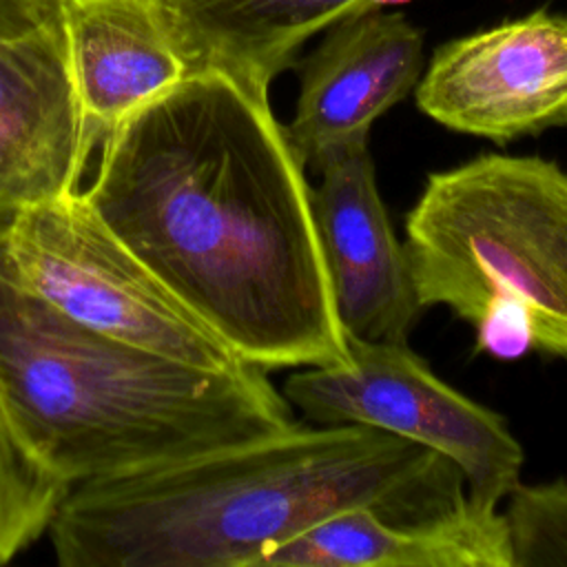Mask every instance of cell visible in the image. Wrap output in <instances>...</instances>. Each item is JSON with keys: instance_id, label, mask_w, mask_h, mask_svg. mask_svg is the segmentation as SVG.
<instances>
[{"instance_id": "cell-9", "label": "cell", "mask_w": 567, "mask_h": 567, "mask_svg": "<svg viewBox=\"0 0 567 567\" xmlns=\"http://www.w3.org/2000/svg\"><path fill=\"white\" fill-rule=\"evenodd\" d=\"M423 35L399 11L370 9L328 27L299 64V97L284 126L299 159L315 168L326 155L368 142L377 117L419 82Z\"/></svg>"}, {"instance_id": "cell-12", "label": "cell", "mask_w": 567, "mask_h": 567, "mask_svg": "<svg viewBox=\"0 0 567 567\" xmlns=\"http://www.w3.org/2000/svg\"><path fill=\"white\" fill-rule=\"evenodd\" d=\"M259 567H512L503 516L470 501L432 520L339 512L275 547Z\"/></svg>"}, {"instance_id": "cell-1", "label": "cell", "mask_w": 567, "mask_h": 567, "mask_svg": "<svg viewBox=\"0 0 567 567\" xmlns=\"http://www.w3.org/2000/svg\"><path fill=\"white\" fill-rule=\"evenodd\" d=\"M100 144L84 202L241 361H352L306 164L268 97L219 71L190 73Z\"/></svg>"}, {"instance_id": "cell-4", "label": "cell", "mask_w": 567, "mask_h": 567, "mask_svg": "<svg viewBox=\"0 0 567 567\" xmlns=\"http://www.w3.org/2000/svg\"><path fill=\"white\" fill-rule=\"evenodd\" d=\"M405 257L425 306H445L494 359H567V171L481 153L430 173L405 215Z\"/></svg>"}, {"instance_id": "cell-2", "label": "cell", "mask_w": 567, "mask_h": 567, "mask_svg": "<svg viewBox=\"0 0 567 567\" xmlns=\"http://www.w3.org/2000/svg\"><path fill=\"white\" fill-rule=\"evenodd\" d=\"M467 503L443 454L368 425L286 432L71 485L51 525L64 567H259L281 543L352 507L399 523Z\"/></svg>"}, {"instance_id": "cell-3", "label": "cell", "mask_w": 567, "mask_h": 567, "mask_svg": "<svg viewBox=\"0 0 567 567\" xmlns=\"http://www.w3.org/2000/svg\"><path fill=\"white\" fill-rule=\"evenodd\" d=\"M4 215V213H2ZM0 215V403L69 485L186 461L299 421L266 370H208L95 332L11 270Z\"/></svg>"}, {"instance_id": "cell-11", "label": "cell", "mask_w": 567, "mask_h": 567, "mask_svg": "<svg viewBox=\"0 0 567 567\" xmlns=\"http://www.w3.org/2000/svg\"><path fill=\"white\" fill-rule=\"evenodd\" d=\"M69 71L93 142L190 75L173 0H58Z\"/></svg>"}, {"instance_id": "cell-13", "label": "cell", "mask_w": 567, "mask_h": 567, "mask_svg": "<svg viewBox=\"0 0 567 567\" xmlns=\"http://www.w3.org/2000/svg\"><path fill=\"white\" fill-rule=\"evenodd\" d=\"M401 2L408 0H173L190 73H226L261 97L310 35Z\"/></svg>"}, {"instance_id": "cell-8", "label": "cell", "mask_w": 567, "mask_h": 567, "mask_svg": "<svg viewBox=\"0 0 567 567\" xmlns=\"http://www.w3.org/2000/svg\"><path fill=\"white\" fill-rule=\"evenodd\" d=\"M310 186L315 224L346 337L403 343L419 303L403 244L383 206L368 142L326 155Z\"/></svg>"}, {"instance_id": "cell-7", "label": "cell", "mask_w": 567, "mask_h": 567, "mask_svg": "<svg viewBox=\"0 0 567 567\" xmlns=\"http://www.w3.org/2000/svg\"><path fill=\"white\" fill-rule=\"evenodd\" d=\"M416 106L496 144L567 126V16L540 9L445 42L416 82Z\"/></svg>"}, {"instance_id": "cell-14", "label": "cell", "mask_w": 567, "mask_h": 567, "mask_svg": "<svg viewBox=\"0 0 567 567\" xmlns=\"http://www.w3.org/2000/svg\"><path fill=\"white\" fill-rule=\"evenodd\" d=\"M69 487L29 450L0 403V565L49 532Z\"/></svg>"}, {"instance_id": "cell-16", "label": "cell", "mask_w": 567, "mask_h": 567, "mask_svg": "<svg viewBox=\"0 0 567 567\" xmlns=\"http://www.w3.org/2000/svg\"><path fill=\"white\" fill-rule=\"evenodd\" d=\"M58 16V0H0V40L22 38Z\"/></svg>"}, {"instance_id": "cell-6", "label": "cell", "mask_w": 567, "mask_h": 567, "mask_svg": "<svg viewBox=\"0 0 567 567\" xmlns=\"http://www.w3.org/2000/svg\"><path fill=\"white\" fill-rule=\"evenodd\" d=\"M346 339L352 361L292 372L288 403L317 425H368L443 454L463 472L467 501L496 509L525 463L505 419L441 381L405 341Z\"/></svg>"}, {"instance_id": "cell-15", "label": "cell", "mask_w": 567, "mask_h": 567, "mask_svg": "<svg viewBox=\"0 0 567 567\" xmlns=\"http://www.w3.org/2000/svg\"><path fill=\"white\" fill-rule=\"evenodd\" d=\"M512 567H567V481L516 483L501 514Z\"/></svg>"}, {"instance_id": "cell-5", "label": "cell", "mask_w": 567, "mask_h": 567, "mask_svg": "<svg viewBox=\"0 0 567 567\" xmlns=\"http://www.w3.org/2000/svg\"><path fill=\"white\" fill-rule=\"evenodd\" d=\"M2 246L31 292L95 332L197 368L246 363L95 217L80 190L4 213Z\"/></svg>"}, {"instance_id": "cell-10", "label": "cell", "mask_w": 567, "mask_h": 567, "mask_svg": "<svg viewBox=\"0 0 567 567\" xmlns=\"http://www.w3.org/2000/svg\"><path fill=\"white\" fill-rule=\"evenodd\" d=\"M95 146L58 16L0 40V215L78 190Z\"/></svg>"}]
</instances>
